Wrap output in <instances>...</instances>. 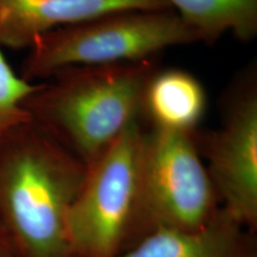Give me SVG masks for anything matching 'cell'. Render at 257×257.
Listing matches in <instances>:
<instances>
[{
    "label": "cell",
    "mask_w": 257,
    "mask_h": 257,
    "mask_svg": "<svg viewBox=\"0 0 257 257\" xmlns=\"http://www.w3.org/2000/svg\"><path fill=\"white\" fill-rule=\"evenodd\" d=\"M174 10H126L67 25L37 37L19 75L35 83L69 66H99L156 57L167 48L199 43Z\"/></svg>",
    "instance_id": "cell-3"
},
{
    "label": "cell",
    "mask_w": 257,
    "mask_h": 257,
    "mask_svg": "<svg viewBox=\"0 0 257 257\" xmlns=\"http://www.w3.org/2000/svg\"><path fill=\"white\" fill-rule=\"evenodd\" d=\"M201 43L213 46L226 32L248 43L257 36V0H168Z\"/></svg>",
    "instance_id": "cell-10"
},
{
    "label": "cell",
    "mask_w": 257,
    "mask_h": 257,
    "mask_svg": "<svg viewBox=\"0 0 257 257\" xmlns=\"http://www.w3.org/2000/svg\"><path fill=\"white\" fill-rule=\"evenodd\" d=\"M219 210L194 131H144L137 205L124 251L155 231L200 229Z\"/></svg>",
    "instance_id": "cell-4"
},
{
    "label": "cell",
    "mask_w": 257,
    "mask_h": 257,
    "mask_svg": "<svg viewBox=\"0 0 257 257\" xmlns=\"http://www.w3.org/2000/svg\"><path fill=\"white\" fill-rule=\"evenodd\" d=\"M117 257H257L255 233L223 208L197 230H159Z\"/></svg>",
    "instance_id": "cell-8"
},
{
    "label": "cell",
    "mask_w": 257,
    "mask_h": 257,
    "mask_svg": "<svg viewBox=\"0 0 257 257\" xmlns=\"http://www.w3.org/2000/svg\"><path fill=\"white\" fill-rule=\"evenodd\" d=\"M207 110V93L200 80L181 68L160 67L143 93L141 121L150 128L193 133Z\"/></svg>",
    "instance_id": "cell-9"
},
{
    "label": "cell",
    "mask_w": 257,
    "mask_h": 257,
    "mask_svg": "<svg viewBox=\"0 0 257 257\" xmlns=\"http://www.w3.org/2000/svg\"><path fill=\"white\" fill-rule=\"evenodd\" d=\"M0 257H19L14 243L0 224Z\"/></svg>",
    "instance_id": "cell-12"
},
{
    "label": "cell",
    "mask_w": 257,
    "mask_h": 257,
    "mask_svg": "<svg viewBox=\"0 0 257 257\" xmlns=\"http://www.w3.org/2000/svg\"><path fill=\"white\" fill-rule=\"evenodd\" d=\"M220 125L194 140L220 207L243 227L257 230V62L239 70L220 98Z\"/></svg>",
    "instance_id": "cell-6"
},
{
    "label": "cell",
    "mask_w": 257,
    "mask_h": 257,
    "mask_svg": "<svg viewBox=\"0 0 257 257\" xmlns=\"http://www.w3.org/2000/svg\"><path fill=\"white\" fill-rule=\"evenodd\" d=\"M159 68L157 56L66 67L38 82L23 107L31 120L89 166L125 128L141 121L144 89Z\"/></svg>",
    "instance_id": "cell-2"
},
{
    "label": "cell",
    "mask_w": 257,
    "mask_h": 257,
    "mask_svg": "<svg viewBox=\"0 0 257 257\" xmlns=\"http://www.w3.org/2000/svg\"><path fill=\"white\" fill-rule=\"evenodd\" d=\"M126 10H174L168 0H0V49H29L59 28Z\"/></svg>",
    "instance_id": "cell-7"
},
{
    "label": "cell",
    "mask_w": 257,
    "mask_h": 257,
    "mask_svg": "<svg viewBox=\"0 0 257 257\" xmlns=\"http://www.w3.org/2000/svg\"><path fill=\"white\" fill-rule=\"evenodd\" d=\"M86 173L31 119L0 140V224L19 257H75L66 221Z\"/></svg>",
    "instance_id": "cell-1"
},
{
    "label": "cell",
    "mask_w": 257,
    "mask_h": 257,
    "mask_svg": "<svg viewBox=\"0 0 257 257\" xmlns=\"http://www.w3.org/2000/svg\"><path fill=\"white\" fill-rule=\"evenodd\" d=\"M144 131L141 121L133 123L87 166L66 221L75 257H117L124 251L136 211Z\"/></svg>",
    "instance_id": "cell-5"
},
{
    "label": "cell",
    "mask_w": 257,
    "mask_h": 257,
    "mask_svg": "<svg viewBox=\"0 0 257 257\" xmlns=\"http://www.w3.org/2000/svg\"><path fill=\"white\" fill-rule=\"evenodd\" d=\"M36 86L37 83L25 81L12 69L0 49V140L10 130L31 119L23 101Z\"/></svg>",
    "instance_id": "cell-11"
}]
</instances>
